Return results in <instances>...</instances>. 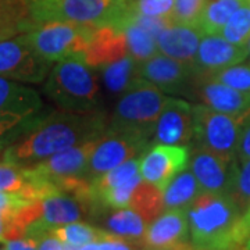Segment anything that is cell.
Segmentation results:
<instances>
[{
  "label": "cell",
  "instance_id": "cell-1",
  "mask_svg": "<svg viewBox=\"0 0 250 250\" xmlns=\"http://www.w3.org/2000/svg\"><path fill=\"white\" fill-rule=\"evenodd\" d=\"M107 125L104 110L92 113L50 110L27 134L0 153L1 161L18 167L34 166L68 147L98 139Z\"/></svg>",
  "mask_w": 250,
  "mask_h": 250
},
{
  "label": "cell",
  "instance_id": "cell-2",
  "mask_svg": "<svg viewBox=\"0 0 250 250\" xmlns=\"http://www.w3.org/2000/svg\"><path fill=\"white\" fill-rule=\"evenodd\" d=\"M43 95L60 110L92 113L103 110V93L93 68L83 54L67 57L54 64L43 83Z\"/></svg>",
  "mask_w": 250,
  "mask_h": 250
},
{
  "label": "cell",
  "instance_id": "cell-3",
  "mask_svg": "<svg viewBox=\"0 0 250 250\" xmlns=\"http://www.w3.org/2000/svg\"><path fill=\"white\" fill-rule=\"evenodd\" d=\"M187 215L195 249L239 250L233 232L242 213L228 195L202 192L187 208Z\"/></svg>",
  "mask_w": 250,
  "mask_h": 250
},
{
  "label": "cell",
  "instance_id": "cell-4",
  "mask_svg": "<svg viewBox=\"0 0 250 250\" xmlns=\"http://www.w3.org/2000/svg\"><path fill=\"white\" fill-rule=\"evenodd\" d=\"M168 100L157 86L138 78L117 102L107 129L121 131L142 138L152 145L153 135L161 111Z\"/></svg>",
  "mask_w": 250,
  "mask_h": 250
},
{
  "label": "cell",
  "instance_id": "cell-5",
  "mask_svg": "<svg viewBox=\"0 0 250 250\" xmlns=\"http://www.w3.org/2000/svg\"><path fill=\"white\" fill-rule=\"evenodd\" d=\"M126 13V0H29L34 22L62 21L95 28L118 27Z\"/></svg>",
  "mask_w": 250,
  "mask_h": 250
},
{
  "label": "cell",
  "instance_id": "cell-6",
  "mask_svg": "<svg viewBox=\"0 0 250 250\" xmlns=\"http://www.w3.org/2000/svg\"><path fill=\"white\" fill-rule=\"evenodd\" d=\"M50 110L34 88L0 77V153Z\"/></svg>",
  "mask_w": 250,
  "mask_h": 250
},
{
  "label": "cell",
  "instance_id": "cell-7",
  "mask_svg": "<svg viewBox=\"0 0 250 250\" xmlns=\"http://www.w3.org/2000/svg\"><path fill=\"white\" fill-rule=\"evenodd\" d=\"M246 117H233L199 103L193 106V136L190 147H200L225 160L236 159Z\"/></svg>",
  "mask_w": 250,
  "mask_h": 250
},
{
  "label": "cell",
  "instance_id": "cell-8",
  "mask_svg": "<svg viewBox=\"0 0 250 250\" xmlns=\"http://www.w3.org/2000/svg\"><path fill=\"white\" fill-rule=\"evenodd\" d=\"M95 27L62 21L34 22L25 38L36 53L49 62L83 54L95 34Z\"/></svg>",
  "mask_w": 250,
  "mask_h": 250
},
{
  "label": "cell",
  "instance_id": "cell-9",
  "mask_svg": "<svg viewBox=\"0 0 250 250\" xmlns=\"http://www.w3.org/2000/svg\"><path fill=\"white\" fill-rule=\"evenodd\" d=\"M50 70L52 62L36 53L25 32L0 41V77L38 85L46 80Z\"/></svg>",
  "mask_w": 250,
  "mask_h": 250
},
{
  "label": "cell",
  "instance_id": "cell-10",
  "mask_svg": "<svg viewBox=\"0 0 250 250\" xmlns=\"http://www.w3.org/2000/svg\"><path fill=\"white\" fill-rule=\"evenodd\" d=\"M149 146L150 143L136 135L106 129L90 156L86 178L92 181L125 161L139 157Z\"/></svg>",
  "mask_w": 250,
  "mask_h": 250
},
{
  "label": "cell",
  "instance_id": "cell-11",
  "mask_svg": "<svg viewBox=\"0 0 250 250\" xmlns=\"http://www.w3.org/2000/svg\"><path fill=\"white\" fill-rule=\"evenodd\" d=\"M138 75L149 81L166 95L193 99L196 85L193 68L160 52L149 60L138 64Z\"/></svg>",
  "mask_w": 250,
  "mask_h": 250
},
{
  "label": "cell",
  "instance_id": "cell-12",
  "mask_svg": "<svg viewBox=\"0 0 250 250\" xmlns=\"http://www.w3.org/2000/svg\"><path fill=\"white\" fill-rule=\"evenodd\" d=\"M98 142L99 138L68 147L50 156L46 160L29 166V168L35 175L50 184L59 192V185L67 179L80 177L86 178V168L89 164L90 156Z\"/></svg>",
  "mask_w": 250,
  "mask_h": 250
},
{
  "label": "cell",
  "instance_id": "cell-13",
  "mask_svg": "<svg viewBox=\"0 0 250 250\" xmlns=\"http://www.w3.org/2000/svg\"><path fill=\"white\" fill-rule=\"evenodd\" d=\"M189 146L153 143L139 156V171L143 181L163 190L179 171L189 166Z\"/></svg>",
  "mask_w": 250,
  "mask_h": 250
},
{
  "label": "cell",
  "instance_id": "cell-14",
  "mask_svg": "<svg viewBox=\"0 0 250 250\" xmlns=\"http://www.w3.org/2000/svg\"><path fill=\"white\" fill-rule=\"evenodd\" d=\"M193 136V106L182 98H171L157 121L153 143L189 146Z\"/></svg>",
  "mask_w": 250,
  "mask_h": 250
},
{
  "label": "cell",
  "instance_id": "cell-15",
  "mask_svg": "<svg viewBox=\"0 0 250 250\" xmlns=\"http://www.w3.org/2000/svg\"><path fill=\"white\" fill-rule=\"evenodd\" d=\"M248 56V47L232 45L221 35H203L193 64L196 81L206 80L214 72L245 62Z\"/></svg>",
  "mask_w": 250,
  "mask_h": 250
},
{
  "label": "cell",
  "instance_id": "cell-16",
  "mask_svg": "<svg viewBox=\"0 0 250 250\" xmlns=\"http://www.w3.org/2000/svg\"><path fill=\"white\" fill-rule=\"evenodd\" d=\"M233 161L200 147H190L189 170L196 177L202 192L227 195L232 178Z\"/></svg>",
  "mask_w": 250,
  "mask_h": 250
},
{
  "label": "cell",
  "instance_id": "cell-17",
  "mask_svg": "<svg viewBox=\"0 0 250 250\" xmlns=\"http://www.w3.org/2000/svg\"><path fill=\"white\" fill-rule=\"evenodd\" d=\"M193 99L228 116L248 117L250 113V93L233 89L217 81H196Z\"/></svg>",
  "mask_w": 250,
  "mask_h": 250
},
{
  "label": "cell",
  "instance_id": "cell-18",
  "mask_svg": "<svg viewBox=\"0 0 250 250\" xmlns=\"http://www.w3.org/2000/svg\"><path fill=\"white\" fill-rule=\"evenodd\" d=\"M184 242H189L187 210H164L149 224L143 238V249H163Z\"/></svg>",
  "mask_w": 250,
  "mask_h": 250
},
{
  "label": "cell",
  "instance_id": "cell-19",
  "mask_svg": "<svg viewBox=\"0 0 250 250\" xmlns=\"http://www.w3.org/2000/svg\"><path fill=\"white\" fill-rule=\"evenodd\" d=\"M202 38L203 32L197 25H184L172 22L161 31L156 41L161 54H166L193 68Z\"/></svg>",
  "mask_w": 250,
  "mask_h": 250
},
{
  "label": "cell",
  "instance_id": "cell-20",
  "mask_svg": "<svg viewBox=\"0 0 250 250\" xmlns=\"http://www.w3.org/2000/svg\"><path fill=\"white\" fill-rule=\"evenodd\" d=\"M126 54H129V50L124 31L106 25L95 29L92 41L83 52V60L93 70H99L108 62L123 59Z\"/></svg>",
  "mask_w": 250,
  "mask_h": 250
},
{
  "label": "cell",
  "instance_id": "cell-21",
  "mask_svg": "<svg viewBox=\"0 0 250 250\" xmlns=\"http://www.w3.org/2000/svg\"><path fill=\"white\" fill-rule=\"evenodd\" d=\"M95 218L102 220L104 231L143 249V238L149 224L132 208H104Z\"/></svg>",
  "mask_w": 250,
  "mask_h": 250
},
{
  "label": "cell",
  "instance_id": "cell-22",
  "mask_svg": "<svg viewBox=\"0 0 250 250\" xmlns=\"http://www.w3.org/2000/svg\"><path fill=\"white\" fill-rule=\"evenodd\" d=\"M200 193L202 189L199 187L196 177L187 167L185 170L179 171L167 184V187L163 189L164 210H172V208L187 210Z\"/></svg>",
  "mask_w": 250,
  "mask_h": 250
},
{
  "label": "cell",
  "instance_id": "cell-23",
  "mask_svg": "<svg viewBox=\"0 0 250 250\" xmlns=\"http://www.w3.org/2000/svg\"><path fill=\"white\" fill-rule=\"evenodd\" d=\"M99 72L106 90L116 96H121L139 78L138 62L131 54L103 65L99 68Z\"/></svg>",
  "mask_w": 250,
  "mask_h": 250
},
{
  "label": "cell",
  "instance_id": "cell-24",
  "mask_svg": "<svg viewBox=\"0 0 250 250\" xmlns=\"http://www.w3.org/2000/svg\"><path fill=\"white\" fill-rule=\"evenodd\" d=\"M32 25L29 0H0V41L24 34Z\"/></svg>",
  "mask_w": 250,
  "mask_h": 250
},
{
  "label": "cell",
  "instance_id": "cell-25",
  "mask_svg": "<svg viewBox=\"0 0 250 250\" xmlns=\"http://www.w3.org/2000/svg\"><path fill=\"white\" fill-rule=\"evenodd\" d=\"M116 28L124 31L129 54L134 57L138 64L149 60L154 54L159 53L156 38L150 32H147L145 28L141 27L138 22H135L134 20L128 17V13L123 20V22Z\"/></svg>",
  "mask_w": 250,
  "mask_h": 250
},
{
  "label": "cell",
  "instance_id": "cell-26",
  "mask_svg": "<svg viewBox=\"0 0 250 250\" xmlns=\"http://www.w3.org/2000/svg\"><path fill=\"white\" fill-rule=\"evenodd\" d=\"M248 0H208L197 27L203 35H220L227 21Z\"/></svg>",
  "mask_w": 250,
  "mask_h": 250
},
{
  "label": "cell",
  "instance_id": "cell-27",
  "mask_svg": "<svg viewBox=\"0 0 250 250\" xmlns=\"http://www.w3.org/2000/svg\"><path fill=\"white\" fill-rule=\"evenodd\" d=\"M129 208L136 211L146 223L150 224L156 217H159L164 211L163 190L142 179L134 190Z\"/></svg>",
  "mask_w": 250,
  "mask_h": 250
},
{
  "label": "cell",
  "instance_id": "cell-28",
  "mask_svg": "<svg viewBox=\"0 0 250 250\" xmlns=\"http://www.w3.org/2000/svg\"><path fill=\"white\" fill-rule=\"evenodd\" d=\"M0 192L20 193L29 200H39L35 184L27 167L0 163Z\"/></svg>",
  "mask_w": 250,
  "mask_h": 250
},
{
  "label": "cell",
  "instance_id": "cell-29",
  "mask_svg": "<svg viewBox=\"0 0 250 250\" xmlns=\"http://www.w3.org/2000/svg\"><path fill=\"white\" fill-rule=\"evenodd\" d=\"M34 200L20 193L0 192V242L21 238L17 229L18 213Z\"/></svg>",
  "mask_w": 250,
  "mask_h": 250
},
{
  "label": "cell",
  "instance_id": "cell-30",
  "mask_svg": "<svg viewBox=\"0 0 250 250\" xmlns=\"http://www.w3.org/2000/svg\"><path fill=\"white\" fill-rule=\"evenodd\" d=\"M57 239H60L62 243H70L74 246H83L86 243L92 242H100L107 238L108 232L103 228H96L88 223H75L65 224L62 227H56L50 231Z\"/></svg>",
  "mask_w": 250,
  "mask_h": 250
},
{
  "label": "cell",
  "instance_id": "cell-31",
  "mask_svg": "<svg viewBox=\"0 0 250 250\" xmlns=\"http://www.w3.org/2000/svg\"><path fill=\"white\" fill-rule=\"evenodd\" d=\"M227 195L243 214L250 205V159H235L232 178Z\"/></svg>",
  "mask_w": 250,
  "mask_h": 250
},
{
  "label": "cell",
  "instance_id": "cell-32",
  "mask_svg": "<svg viewBox=\"0 0 250 250\" xmlns=\"http://www.w3.org/2000/svg\"><path fill=\"white\" fill-rule=\"evenodd\" d=\"M220 34L232 45L248 47L250 41V7L248 3L233 13Z\"/></svg>",
  "mask_w": 250,
  "mask_h": 250
},
{
  "label": "cell",
  "instance_id": "cell-33",
  "mask_svg": "<svg viewBox=\"0 0 250 250\" xmlns=\"http://www.w3.org/2000/svg\"><path fill=\"white\" fill-rule=\"evenodd\" d=\"M138 174H141L139 157H135V159H131V160L117 166L116 168L99 175L98 178L92 179V195L110 189V188H114L117 185H121V184L126 182L128 179L136 177Z\"/></svg>",
  "mask_w": 250,
  "mask_h": 250
},
{
  "label": "cell",
  "instance_id": "cell-34",
  "mask_svg": "<svg viewBox=\"0 0 250 250\" xmlns=\"http://www.w3.org/2000/svg\"><path fill=\"white\" fill-rule=\"evenodd\" d=\"M206 80H213L233 89L250 93V62H239L214 72Z\"/></svg>",
  "mask_w": 250,
  "mask_h": 250
},
{
  "label": "cell",
  "instance_id": "cell-35",
  "mask_svg": "<svg viewBox=\"0 0 250 250\" xmlns=\"http://www.w3.org/2000/svg\"><path fill=\"white\" fill-rule=\"evenodd\" d=\"M128 11L146 17H171L175 0H126Z\"/></svg>",
  "mask_w": 250,
  "mask_h": 250
},
{
  "label": "cell",
  "instance_id": "cell-36",
  "mask_svg": "<svg viewBox=\"0 0 250 250\" xmlns=\"http://www.w3.org/2000/svg\"><path fill=\"white\" fill-rule=\"evenodd\" d=\"M208 0H175L172 21L184 25H197Z\"/></svg>",
  "mask_w": 250,
  "mask_h": 250
},
{
  "label": "cell",
  "instance_id": "cell-37",
  "mask_svg": "<svg viewBox=\"0 0 250 250\" xmlns=\"http://www.w3.org/2000/svg\"><path fill=\"white\" fill-rule=\"evenodd\" d=\"M250 236V205L245 210V213L241 215L239 221L236 224L235 232H233V242L235 246L239 250H246L245 243Z\"/></svg>",
  "mask_w": 250,
  "mask_h": 250
},
{
  "label": "cell",
  "instance_id": "cell-38",
  "mask_svg": "<svg viewBox=\"0 0 250 250\" xmlns=\"http://www.w3.org/2000/svg\"><path fill=\"white\" fill-rule=\"evenodd\" d=\"M236 159H250V113L249 116L245 118V123L242 126Z\"/></svg>",
  "mask_w": 250,
  "mask_h": 250
},
{
  "label": "cell",
  "instance_id": "cell-39",
  "mask_svg": "<svg viewBox=\"0 0 250 250\" xmlns=\"http://www.w3.org/2000/svg\"><path fill=\"white\" fill-rule=\"evenodd\" d=\"M99 243H100L102 250H135L134 245H131L129 242L124 241L120 236H116L110 232L106 239L100 241Z\"/></svg>",
  "mask_w": 250,
  "mask_h": 250
},
{
  "label": "cell",
  "instance_id": "cell-40",
  "mask_svg": "<svg viewBox=\"0 0 250 250\" xmlns=\"http://www.w3.org/2000/svg\"><path fill=\"white\" fill-rule=\"evenodd\" d=\"M7 250H38V241L29 236H21L3 242Z\"/></svg>",
  "mask_w": 250,
  "mask_h": 250
},
{
  "label": "cell",
  "instance_id": "cell-41",
  "mask_svg": "<svg viewBox=\"0 0 250 250\" xmlns=\"http://www.w3.org/2000/svg\"><path fill=\"white\" fill-rule=\"evenodd\" d=\"M36 241H38V250H62V242L50 232L43 233Z\"/></svg>",
  "mask_w": 250,
  "mask_h": 250
},
{
  "label": "cell",
  "instance_id": "cell-42",
  "mask_svg": "<svg viewBox=\"0 0 250 250\" xmlns=\"http://www.w3.org/2000/svg\"><path fill=\"white\" fill-rule=\"evenodd\" d=\"M193 245L190 242H184V243H178L170 248H163V249H142V250H193Z\"/></svg>",
  "mask_w": 250,
  "mask_h": 250
},
{
  "label": "cell",
  "instance_id": "cell-43",
  "mask_svg": "<svg viewBox=\"0 0 250 250\" xmlns=\"http://www.w3.org/2000/svg\"><path fill=\"white\" fill-rule=\"evenodd\" d=\"M62 250H80V246H74L70 243H62Z\"/></svg>",
  "mask_w": 250,
  "mask_h": 250
},
{
  "label": "cell",
  "instance_id": "cell-44",
  "mask_svg": "<svg viewBox=\"0 0 250 250\" xmlns=\"http://www.w3.org/2000/svg\"><path fill=\"white\" fill-rule=\"evenodd\" d=\"M245 248H246V250H250V236L249 239L246 241V243H245Z\"/></svg>",
  "mask_w": 250,
  "mask_h": 250
},
{
  "label": "cell",
  "instance_id": "cell-45",
  "mask_svg": "<svg viewBox=\"0 0 250 250\" xmlns=\"http://www.w3.org/2000/svg\"><path fill=\"white\" fill-rule=\"evenodd\" d=\"M248 49H249V56H250V41H249V45H248Z\"/></svg>",
  "mask_w": 250,
  "mask_h": 250
},
{
  "label": "cell",
  "instance_id": "cell-46",
  "mask_svg": "<svg viewBox=\"0 0 250 250\" xmlns=\"http://www.w3.org/2000/svg\"><path fill=\"white\" fill-rule=\"evenodd\" d=\"M248 4H249V7H250V0H248Z\"/></svg>",
  "mask_w": 250,
  "mask_h": 250
},
{
  "label": "cell",
  "instance_id": "cell-47",
  "mask_svg": "<svg viewBox=\"0 0 250 250\" xmlns=\"http://www.w3.org/2000/svg\"><path fill=\"white\" fill-rule=\"evenodd\" d=\"M193 250H203V249H193Z\"/></svg>",
  "mask_w": 250,
  "mask_h": 250
},
{
  "label": "cell",
  "instance_id": "cell-48",
  "mask_svg": "<svg viewBox=\"0 0 250 250\" xmlns=\"http://www.w3.org/2000/svg\"><path fill=\"white\" fill-rule=\"evenodd\" d=\"M0 250H7V249H6V248H4V249H0Z\"/></svg>",
  "mask_w": 250,
  "mask_h": 250
}]
</instances>
